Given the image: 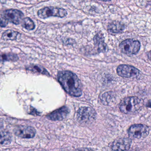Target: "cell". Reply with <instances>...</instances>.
<instances>
[{
	"label": "cell",
	"instance_id": "obj_1",
	"mask_svg": "<svg viewBox=\"0 0 151 151\" xmlns=\"http://www.w3.org/2000/svg\"><path fill=\"white\" fill-rule=\"evenodd\" d=\"M58 81L66 93L70 96L79 97L82 95V84L76 74L69 71L59 73Z\"/></svg>",
	"mask_w": 151,
	"mask_h": 151
},
{
	"label": "cell",
	"instance_id": "obj_2",
	"mask_svg": "<svg viewBox=\"0 0 151 151\" xmlns=\"http://www.w3.org/2000/svg\"><path fill=\"white\" fill-rule=\"evenodd\" d=\"M143 102L139 98L128 97L122 100L120 105L121 111L125 114L135 113L142 109Z\"/></svg>",
	"mask_w": 151,
	"mask_h": 151
},
{
	"label": "cell",
	"instance_id": "obj_3",
	"mask_svg": "<svg viewBox=\"0 0 151 151\" xmlns=\"http://www.w3.org/2000/svg\"><path fill=\"white\" fill-rule=\"evenodd\" d=\"M37 15L39 18L42 19L51 17L63 18L67 16V12L64 8L50 6L44 7L38 10Z\"/></svg>",
	"mask_w": 151,
	"mask_h": 151
},
{
	"label": "cell",
	"instance_id": "obj_4",
	"mask_svg": "<svg viewBox=\"0 0 151 151\" xmlns=\"http://www.w3.org/2000/svg\"><path fill=\"white\" fill-rule=\"evenodd\" d=\"M96 117V113L90 107H82L78 110L77 119L81 124H88L93 122Z\"/></svg>",
	"mask_w": 151,
	"mask_h": 151
},
{
	"label": "cell",
	"instance_id": "obj_5",
	"mask_svg": "<svg viewBox=\"0 0 151 151\" xmlns=\"http://www.w3.org/2000/svg\"><path fill=\"white\" fill-rule=\"evenodd\" d=\"M141 44L139 41L127 39L120 44L119 47L124 54L127 55H135L140 49Z\"/></svg>",
	"mask_w": 151,
	"mask_h": 151
},
{
	"label": "cell",
	"instance_id": "obj_6",
	"mask_svg": "<svg viewBox=\"0 0 151 151\" xmlns=\"http://www.w3.org/2000/svg\"><path fill=\"white\" fill-rule=\"evenodd\" d=\"M150 128L143 124L132 125L128 130L129 137L133 139H141L148 136L150 133Z\"/></svg>",
	"mask_w": 151,
	"mask_h": 151
},
{
	"label": "cell",
	"instance_id": "obj_7",
	"mask_svg": "<svg viewBox=\"0 0 151 151\" xmlns=\"http://www.w3.org/2000/svg\"><path fill=\"white\" fill-rule=\"evenodd\" d=\"M1 15L4 17L10 23L19 25L21 23L24 17L23 12L17 9H9L3 12Z\"/></svg>",
	"mask_w": 151,
	"mask_h": 151
},
{
	"label": "cell",
	"instance_id": "obj_8",
	"mask_svg": "<svg viewBox=\"0 0 151 151\" xmlns=\"http://www.w3.org/2000/svg\"><path fill=\"white\" fill-rule=\"evenodd\" d=\"M117 74L123 78L136 77L140 74V71L132 65H121L117 69Z\"/></svg>",
	"mask_w": 151,
	"mask_h": 151
},
{
	"label": "cell",
	"instance_id": "obj_9",
	"mask_svg": "<svg viewBox=\"0 0 151 151\" xmlns=\"http://www.w3.org/2000/svg\"><path fill=\"white\" fill-rule=\"evenodd\" d=\"M13 132L17 137L25 139L33 138L36 134L35 129L30 126H18L14 129Z\"/></svg>",
	"mask_w": 151,
	"mask_h": 151
},
{
	"label": "cell",
	"instance_id": "obj_10",
	"mask_svg": "<svg viewBox=\"0 0 151 151\" xmlns=\"http://www.w3.org/2000/svg\"><path fill=\"white\" fill-rule=\"evenodd\" d=\"M132 140L130 137H122L114 140L112 145V150L113 151H126L131 147Z\"/></svg>",
	"mask_w": 151,
	"mask_h": 151
},
{
	"label": "cell",
	"instance_id": "obj_11",
	"mask_svg": "<svg viewBox=\"0 0 151 151\" xmlns=\"http://www.w3.org/2000/svg\"><path fill=\"white\" fill-rule=\"evenodd\" d=\"M69 113L70 110L69 108L64 106L48 114L47 117L51 120L61 121L65 119Z\"/></svg>",
	"mask_w": 151,
	"mask_h": 151
},
{
	"label": "cell",
	"instance_id": "obj_12",
	"mask_svg": "<svg viewBox=\"0 0 151 151\" xmlns=\"http://www.w3.org/2000/svg\"><path fill=\"white\" fill-rule=\"evenodd\" d=\"M126 28L125 25L120 22L114 21L109 24L107 27L108 32L112 35L121 33Z\"/></svg>",
	"mask_w": 151,
	"mask_h": 151
},
{
	"label": "cell",
	"instance_id": "obj_13",
	"mask_svg": "<svg viewBox=\"0 0 151 151\" xmlns=\"http://www.w3.org/2000/svg\"><path fill=\"white\" fill-rule=\"evenodd\" d=\"M95 45L97 47L98 51L105 52L107 50V46L104 41L103 35L101 33L97 34L94 38Z\"/></svg>",
	"mask_w": 151,
	"mask_h": 151
},
{
	"label": "cell",
	"instance_id": "obj_14",
	"mask_svg": "<svg viewBox=\"0 0 151 151\" xmlns=\"http://www.w3.org/2000/svg\"><path fill=\"white\" fill-rule=\"evenodd\" d=\"M19 33L12 30H7L3 33L2 39L4 40H15L17 39Z\"/></svg>",
	"mask_w": 151,
	"mask_h": 151
},
{
	"label": "cell",
	"instance_id": "obj_15",
	"mask_svg": "<svg viewBox=\"0 0 151 151\" xmlns=\"http://www.w3.org/2000/svg\"><path fill=\"white\" fill-rule=\"evenodd\" d=\"M21 24L22 27L28 31H32L35 28V25L34 22L28 17L24 18Z\"/></svg>",
	"mask_w": 151,
	"mask_h": 151
},
{
	"label": "cell",
	"instance_id": "obj_16",
	"mask_svg": "<svg viewBox=\"0 0 151 151\" xmlns=\"http://www.w3.org/2000/svg\"><path fill=\"white\" fill-rule=\"evenodd\" d=\"M11 134L8 131H2L1 132V145H8L12 141Z\"/></svg>",
	"mask_w": 151,
	"mask_h": 151
},
{
	"label": "cell",
	"instance_id": "obj_17",
	"mask_svg": "<svg viewBox=\"0 0 151 151\" xmlns=\"http://www.w3.org/2000/svg\"><path fill=\"white\" fill-rule=\"evenodd\" d=\"M28 70L32 71L33 72H37L39 73H41L43 74H45V75H49V73L46 70H45L44 68L42 67H40L37 65H34V66H31V67L28 68Z\"/></svg>",
	"mask_w": 151,
	"mask_h": 151
},
{
	"label": "cell",
	"instance_id": "obj_18",
	"mask_svg": "<svg viewBox=\"0 0 151 151\" xmlns=\"http://www.w3.org/2000/svg\"><path fill=\"white\" fill-rule=\"evenodd\" d=\"M1 58L4 61H15L18 59L17 56L14 54H3L1 56Z\"/></svg>",
	"mask_w": 151,
	"mask_h": 151
},
{
	"label": "cell",
	"instance_id": "obj_19",
	"mask_svg": "<svg viewBox=\"0 0 151 151\" xmlns=\"http://www.w3.org/2000/svg\"><path fill=\"white\" fill-rule=\"evenodd\" d=\"M9 22L4 17L1 15V27H6L9 24Z\"/></svg>",
	"mask_w": 151,
	"mask_h": 151
},
{
	"label": "cell",
	"instance_id": "obj_20",
	"mask_svg": "<svg viewBox=\"0 0 151 151\" xmlns=\"http://www.w3.org/2000/svg\"><path fill=\"white\" fill-rule=\"evenodd\" d=\"M75 151H94L90 148H81L78 149Z\"/></svg>",
	"mask_w": 151,
	"mask_h": 151
},
{
	"label": "cell",
	"instance_id": "obj_21",
	"mask_svg": "<svg viewBox=\"0 0 151 151\" xmlns=\"http://www.w3.org/2000/svg\"><path fill=\"white\" fill-rule=\"evenodd\" d=\"M148 58H149V59L151 61V51H150V52L148 53Z\"/></svg>",
	"mask_w": 151,
	"mask_h": 151
},
{
	"label": "cell",
	"instance_id": "obj_22",
	"mask_svg": "<svg viewBox=\"0 0 151 151\" xmlns=\"http://www.w3.org/2000/svg\"><path fill=\"white\" fill-rule=\"evenodd\" d=\"M99 1H102L103 2H108L111 1V0H99Z\"/></svg>",
	"mask_w": 151,
	"mask_h": 151
},
{
	"label": "cell",
	"instance_id": "obj_23",
	"mask_svg": "<svg viewBox=\"0 0 151 151\" xmlns=\"http://www.w3.org/2000/svg\"></svg>",
	"mask_w": 151,
	"mask_h": 151
}]
</instances>
